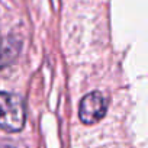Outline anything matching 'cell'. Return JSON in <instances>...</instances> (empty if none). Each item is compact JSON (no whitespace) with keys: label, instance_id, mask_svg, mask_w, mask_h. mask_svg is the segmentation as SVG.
I'll return each instance as SVG.
<instances>
[{"label":"cell","instance_id":"obj_1","mask_svg":"<svg viewBox=\"0 0 148 148\" xmlns=\"http://www.w3.org/2000/svg\"><path fill=\"white\" fill-rule=\"evenodd\" d=\"M25 125V106L18 95L0 92V128L19 132Z\"/></svg>","mask_w":148,"mask_h":148},{"label":"cell","instance_id":"obj_4","mask_svg":"<svg viewBox=\"0 0 148 148\" xmlns=\"http://www.w3.org/2000/svg\"><path fill=\"white\" fill-rule=\"evenodd\" d=\"M2 148H15V147H9V145H6V147H2Z\"/></svg>","mask_w":148,"mask_h":148},{"label":"cell","instance_id":"obj_2","mask_svg":"<svg viewBox=\"0 0 148 148\" xmlns=\"http://www.w3.org/2000/svg\"><path fill=\"white\" fill-rule=\"evenodd\" d=\"M106 113V100L100 92H92L86 95L79 108V116L83 123L93 125L97 123Z\"/></svg>","mask_w":148,"mask_h":148},{"label":"cell","instance_id":"obj_3","mask_svg":"<svg viewBox=\"0 0 148 148\" xmlns=\"http://www.w3.org/2000/svg\"><path fill=\"white\" fill-rule=\"evenodd\" d=\"M9 55H10L9 44H5L2 35H0V67H3L9 62Z\"/></svg>","mask_w":148,"mask_h":148}]
</instances>
